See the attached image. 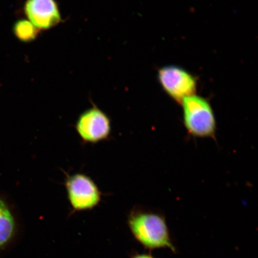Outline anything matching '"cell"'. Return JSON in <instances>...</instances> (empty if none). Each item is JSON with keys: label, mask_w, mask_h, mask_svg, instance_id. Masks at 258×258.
Wrapping results in <instances>:
<instances>
[{"label": "cell", "mask_w": 258, "mask_h": 258, "mask_svg": "<svg viewBox=\"0 0 258 258\" xmlns=\"http://www.w3.org/2000/svg\"><path fill=\"white\" fill-rule=\"evenodd\" d=\"M158 79L164 91L180 104L187 97L195 95L196 79L181 68L173 66L161 68Z\"/></svg>", "instance_id": "obj_5"}, {"label": "cell", "mask_w": 258, "mask_h": 258, "mask_svg": "<svg viewBox=\"0 0 258 258\" xmlns=\"http://www.w3.org/2000/svg\"><path fill=\"white\" fill-rule=\"evenodd\" d=\"M131 258H156L150 253H137Z\"/></svg>", "instance_id": "obj_9"}, {"label": "cell", "mask_w": 258, "mask_h": 258, "mask_svg": "<svg viewBox=\"0 0 258 258\" xmlns=\"http://www.w3.org/2000/svg\"><path fill=\"white\" fill-rule=\"evenodd\" d=\"M13 32L18 40L24 43L34 41L37 38L39 30L26 19L16 21L13 27Z\"/></svg>", "instance_id": "obj_8"}, {"label": "cell", "mask_w": 258, "mask_h": 258, "mask_svg": "<svg viewBox=\"0 0 258 258\" xmlns=\"http://www.w3.org/2000/svg\"><path fill=\"white\" fill-rule=\"evenodd\" d=\"M18 231V223L11 206L0 196V250L14 240Z\"/></svg>", "instance_id": "obj_7"}, {"label": "cell", "mask_w": 258, "mask_h": 258, "mask_svg": "<svg viewBox=\"0 0 258 258\" xmlns=\"http://www.w3.org/2000/svg\"><path fill=\"white\" fill-rule=\"evenodd\" d=\"M24 12L28 21L38 30L55 27L62 19L55 0H27Z\"/></svg>", "instance_id": "obj_6"}, {"label": "cell", "mask_w": 258, "mask_h": 258, "mask_svg": "<svg viewBox=\"0 0 258 258\" xmlns=\"http://www.w3.org/2000/svg\"><path fill=\"white\" fill-rule=\"evenodd\" d=\"M183 123L192 136L198 138L214 137L217 122L210 103L203 97L193 95L181 102Z\"/></svg>", "instance_id": "obj_2"}, {"label": "cell", "mask_w": 258, "mask_h": 258, "mask_svg": "<svg viewBox=\"0 0 258 258\" xmlns=\"http://www.w3.org/2000/svg\"><path fill=\"white\" fill-rule=\"evenodd\" d=\"M67 198L73 211H88L98 206L102 194L91 177L77 173L68 175L64 182Z\"/></svg>", "instance_id": "obj_3"}, {"label": "cell", "mask_w": 258, "mask_h": 258, "mask_svg": "<svg viewBox=\"0 0 258 258\" xmlns=\"http://www.w3.org/2000/svg\"><path fill=\"white\" fill-rule=\"evenodd\" d=\"M77 134L84 143L96 144L108 140L111 134V121L98 106L93 105L82 112L76 123Z\"/></svg>", "instance_id": "obj_4"}, {"label": "cell", "mask_w": 258, "mask_h": 258, "mask_svg": "<svg viewBox=\"0 0 258 258\" xmlns=\"http://www.w3.org/2000/svg\"><path fill=\"white\" fill-rule=\"evenodd\" d=\"M127 225L135 239L145 249H168L176 253L166 218L160 213L134 208L128 216Z\"/></svg>", "instance_id": "obj_1"}]
</instances>
